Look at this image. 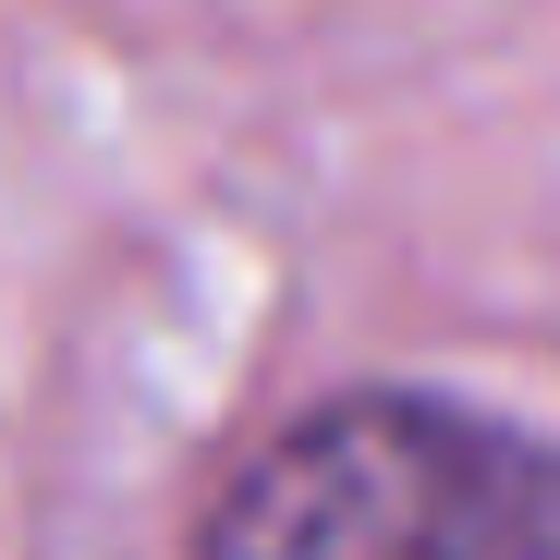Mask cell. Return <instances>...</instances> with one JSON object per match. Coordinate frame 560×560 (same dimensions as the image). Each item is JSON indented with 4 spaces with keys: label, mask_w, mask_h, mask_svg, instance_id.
Instances as JSON below:
<instances>
[{
    "label": "cell",
    "mask_w": 560,
    "mask_h": 560,
    "mask_svg": "<svg viewBox=\"0 0 560 560\" xmlns=\"http://www.w3.org/2000/svg\"><path fill=\"white\" fill-rule=\"evenodd\" d=\"M196 560H560V451L439 390H353L244 463Z\"/></svg>",
    "instance_id": "cell-1"
}]
</instances>
